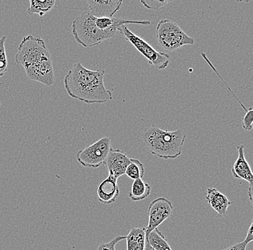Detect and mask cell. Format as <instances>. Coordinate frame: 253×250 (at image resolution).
<instances>
[{"instance_id": "18", "label": "cell", "mask_w": 253, "mask_h": 250, "mask_svg": "<svg viewBox=\"0 0 253 250\" xmlns=\"http://www.w3.org/2000/svg\"><path fill=\"white\" fill-rule=\"evenodd\" d=\"M145 174V168L142 163L138 159H130V162L127 166L126 170V175L128 178L132 180H137V179H142Z\"/></svg>"}, {"instance_id": "23", "label": "cell", "mask_w": 253, "mask_h": 250, "mask_svg": "<svg viewBox=\"0 0 253 250\" xmlns=\"http://www.w3.org/2000/svg\"><path fill=\"white\" fill-rule=\"evenodd\" d=\"M247 245H248V244L243 241L235 244V245H232L229 248H224V249L221 250H246Z\"/></svg>"}, {"instance_id": "13", "label": "cell", "mask_w": 253, "mask_h": 250, "mask_svg": "<svg viewBox=\"0 0 253 250\" xmlns=\"http://www.w3.org/2000/svg\"><path fill=\"white\" fill-rule=\"evenodd\" d=\"M207 196L205 199L207 202L211 205L219 216H224L227 213V209L234 201H231L228 198L220 191L214 188H209L207 189Z\"/></svg>"}, {"instance_id": "17", "label": "cell", "mask_w": 253, "mask_h": 250, "mask_svg": "<svg viewBox=\"0 0 253 250\" xmlns=\"http://www.w3.org/2000/svg\"><path fill=\"white\" fill-rule=\"evenodd\" d=\"M146 239L155 250H173L166 240L164 234L158 229L147 234Z\"/></svg>"}, {"instance_id": "20", "label": "cell", "mask_w": 253, "mask_h": 250, "mask_svg": "<svg viewBox=\"0 0 253 250\" xmlns=\"http://www.w3.org/2000/svg\"><path fill=\"white\" fill-rule=\"evenodd\" d=\"M171 2V1H164V0H153V1H140V3L143 4L144 7L146 8L153 9V10H158L162 8L166 4Z\"/></svg>"}, {"instance_id": "7", "label": "cell", "mask_w": 253, "mask_h": 250, "mask_svg": "<svg viewBox=\"0 0 253 250\" xmlns=\"http://www.w3.org/2000/svg\"><path fill=\"white\" fill-rule=\"evenodd\" d=\"M111 149L110 138H101L97 142L79 151L77 160L84 167L98 168L104 164Z\"/></svg>"}, {"instance_id": "21", "label": "cell", "mask_w": 253, "mask_h": 250, "mask_svg": "<svg viewBox=\"0 0 253 250\" xmlns=\"http://www.w3.org/2000/svg\"><path fill=\"white\" fill-rule=\"evenodd\" d=\"M126 236H118L115 237L112 241L102 243L98 247L97 250H116L115 247L119 242L126 240Z\"/></svg>"}, {"instance_id": "22", "label": "cell", "mask_w": 253, "mask_h": 250, "mask_svg": "<svg viewBox=\"0 0 253 250\" xmlns=\"http://www.w3.org/2000/svg\"><path fill=\"white\" fill-rule=\"evenodd\" d=\"M253 107H250L248 110V112L245 113L243 122H242V126H243V128L245 131H251L253 129Z\"/></svg>"}, {"instance_id": "14", "label": "cell", "mask_w": 253, "mask_h": 250, "mask_svg": "<svg viewBox=\"0 0 253 250\" xmlns=\"http://www.w3.org/2000/svg\"><path fill=\"white\" fill-rule=\"evenodd\" d=\"M126 250H145L146 234L145 228H132L126 236Z\"/></svg>"}, {"instance_id": "19", "label": "cell", "mask_w": 253, "mask_h": 250, "mask_svg": "<svg viewBox=\"0 0 253 250\" xmlns=\"http://www.w3.org/2000/svg\"><path fill=\"white\" fill-rule=\"evenodd\" d=\"M7 36L0 38V77H3L8 70V61L6 54L5 41Z\"/></svg>"}, {"instance_id": "10", "label": "cell", "mask_w": 253, "mask_h": 250, "mask_svg": "<svg viewBox=\"0 0 253 250\" xmlns=\"http://www.w3.org/2000/svg\"><path fill=\"white\" fill-rule=\"evenodd\" d=\"M130 159L122 150L111 149L104 164L107 167L109 175L118 179L126 173V167L130 162Z\"/></svg>"}, {"instance_id": "8", "label": "cell", "mask_w": 253, "mask_h": 250, "mask_svg": "<svg viewBox=\"0 0 253 250\" xmlns=\"http://www.w3.org/2000/svg\"><path fill=\"white\" fill-rule=\"evenodd\" d=\"M173 210V203L166 198H158L150 202L148 210V224L145 228V234H149L158 229V226L170 217Z\"/></svg>"}, {"instance_id": "12", "label": "cell", "mask_w": 253, "mask_h": 250, "mask_svg": "<svg viewBox=\"0 0 253 250\" xmlns=\"http://www.w3.org/2000/svg\"><path fill=\"white\" fill-rule=\"evenodd\" d=\"M118 180L108 175L97 188L98 200L106 205L114 203L120 196Z\"/></svg>"}, {"instance_id": "1", "label": "cell", "mask_w": 253, "mask_h": 250, "mask_svg": "<svg viewBox=\"0 0 253 250\" xmlns=\"http://www.w3.org/2000/svg\"><path fill=\"white\" fill-rule=\"evenodd\" d=\"M104 69L91 70L77 63L65 76V89L71 98L85 103H105L113 97L104 86Z\"/></svg>"}, {"instance_id": "4", "label": "cell", "mask_w": 253, "mask_h": 250, "mask_svg": "<svg viewBox=\"0 0 253 250\" xmlns=\"http://www.w3.org/2000/svg\"><path fill=\"white\" fill-rule=\"evenodd\" d=\"M15 58L16 62L23 66L25 70L52 61L45 41L32 35L23 38L19 44Z\"/></svg>"}, {"instance_id": "5", "label": "cell", "mask_w": 253, "mask_h": 250, "mask_svg": "<svg viewBox=\"0 0 253 250\" xmlns=\"http://www.w3.org/2000/svg\"><path fill=\"white\" fill-rule=\"evenodd\" d=\"M156 34L158 46L166 51H174L184 46L194 45L195 42L179 25L168 19L159 21Z\"/></svg>"}, {"instance_id": "15", "label": "cell", "mask_w": 253, "mask_h": 250, "mask_svg": "<svg viewBox=\"0 0 253 250\" xmlns=\"http://www.w3.org/2000/svg\"><path fill=\"white\" fill-rule=\"evenodd\" d=\"M151 187L142 179L134 180L129 193V198L132 201H140L149 197Z\"/></svg>"}, {"instance_id": "9", "label": "cell", "mask_w": 253, "mask_h": 250, "mask_svg": "<svg viewBox=\"0 0 253 250\" xmlns=\"http://www.w3.org/2000/svg\"><path fill=\"white\" fill-rule=\"evenodd\" d=\"M238 156L232 168V173L234 178L243 180L248 182V195L251 202H253V174L249 163L245 159L244 145L237 147Z\"/></svg>"}, {"instance_id": "2", "label": "cell", "mask_w": 253, "mask_h": 250, "mask_svg": "<svg viewBox=\"0 0 253 250\" xmlns=\"http://www.w3.org/2000/svg\"><path fill=\"white\" fill-rule=\"evenodd\" d=\"M141 138L145 148L152 154L162 159H173L181 154L186 134L182 130L170 131L152 125L144 130Z\"/></svg>"}, {"instance_id": "25", "label": "cell", "mask_w": 253, "mask_h": 250, "mask_svg": "<svg viewBox=\"0 0 253 250\" xmlns=\"http://www.w3.org/2000/svg\"><path fill=\"white\" fill-rule=\"evenodd\" d=\"M145 250H155L152 248L151 245H150L149 242H148V240H145Z\"/></svg>"}, {"instance_id": "16", "label": "cell", "mask_w": 253, "mask_h": 250, "mask_svg": "<svg viewBox=\"0 0 253 250\" xmlns=\"http://www.w3.org/2000/svg\"><path fill=\"white\" fill-rule=\"evenodd\" d=\"M55 4V0H31L30 7L27 9V12L30 15L37 14L40 17H42L47 12H50L54 7Z\"/></svg>"}, {"instance_id": "3", "label": "cell", "mask_w": 253, "mask_h": 250, "mask_svg": "<svg viewBox=\"0 0 253 250\" xmlns=\"http://www.w3.org/2000/svg\"><path fill=\"white\" fill-rule=\"evenodd\" d=\"M96 17L88 11H85L73 21L71 25L73 36L78 44L85 48H91L102 44L103 41L115 37L112 33L101 31L95 24Z\"/></svg>"}, {"instance_id": "6", "label": "cell", "mask_w": 253, "mask_h": 250, "mask_svg": "<svg viewBox=\"0 0 253 250\" xmlns=\"http://www.w3.org/2000/svg\"><path fill=\"white\" fill-rule=\"evenodd\" d=\"M119 32L121 33L126 40L129 41L134 48L148 59L150 65L160 70L168 67L170 62V56L169 54L158 52L148 42L132 33L126 25H123L119 29Z\"/></svg>"}, {"instance_id": "11", "label": "cell", "mask_w": 253, "mask_h": 250, "mask_svg": "<svg viewBox=\"0 0 253 250\" xmlns=\"http://www.w3.org/2000/svg\"><path fill=\"white\" fill-rule=\"evenodd\" d=\"M89 12L95 17H113L121 8L123 1L122 0H108L96 1L88 0Z\"/></svg>"}, {"instance_id": "24", "label": "cell", "mask_w": 253, "mask_h": 250, "mask_svg": "<svg viewBox=\"0 0 253 250\" xmlns=\"http://www.w3.org/2000/svg\"><path fill=\"white\" fill-rule=\"evenodd\" d=\"M253 241V221H251V225L248 229V234H247L246 238L244 240L245 243L249 244Z\"/></svg>"}]
</instances>
